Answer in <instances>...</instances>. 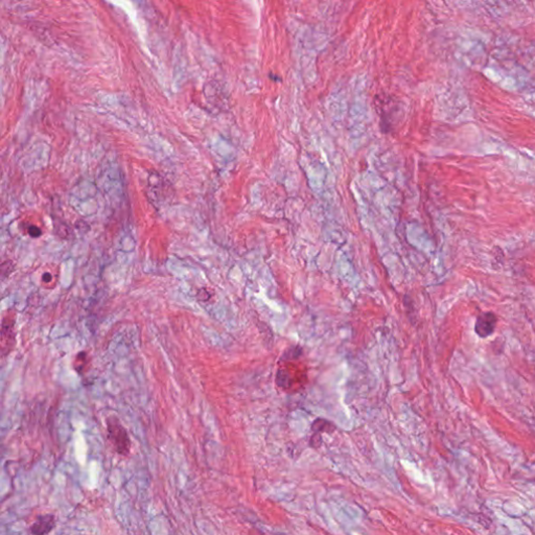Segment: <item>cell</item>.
Listing matches in <instances>:
<instances>
[{
  "mask_svg": "<svg viewBox=\"0 0 535 535\" xmlns=\"http://www.w3.org/2000/svg\"><path fill=\"white\" fill-rule=\"evenodd\" d=\"M28 233H30V237H38L41 235V230L38 228V227L32 226L30 227V229H28Z\"/></svg>",
  "mask_w": 535,
  "mask_h": 535,
  "instance_id": "obj_4",
  "label": "cell"
},
{
  "mask_svg": "<svg viewBox=\"0 0 535 535\" xmlns=\"http://www.w3.org/2000/svg\"><path fill=\"white\" fill-rule=\"evenodd\" d=\"M108 438L111 441L114 450L122 456H128L131 451V440L120 420L116 417L107 419Z\"/></svg>",
  "mask_w": 535,
  "mask_h": 535,
  "instance_id": "obj_1",
  "label": "cell"
},
{
  "mask_svg": "<svg viewBox=\"0 0 535 535\" xmlns=\"http://www.w3.org/2000/svg\"><path fill=\"white\" fill-rule=\"evenodd\" d=\"M55 525L56 517L54 514H40L30 526V532L33 535H46L54 529Z\"/></svg>",
  "mask_w": 535,
  "mask_h": 535,
  "instance_id": "obj_3",
  "label": "cell"
},
{
  "mask_svg": "<svg viewBox=\"0 0 535 535\" xmlns=\"http://www.w3.org/2000/svg\"><path fill=\"white\" fill-rule=\"evenodd\" d=\"M497 316L492 312H482L478 316L475 325V332L480 338H488L494 334L497 327Z\"/></svg>",
  "mask_w": 535,
  "mask_h": 535,
  "instance_id": "obj_2",
  "label": "cell"
}]
</instances>
